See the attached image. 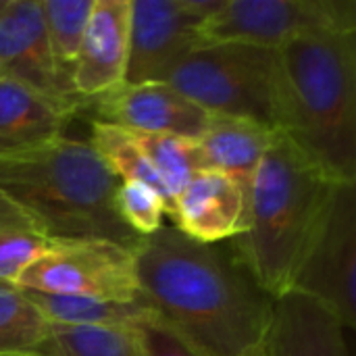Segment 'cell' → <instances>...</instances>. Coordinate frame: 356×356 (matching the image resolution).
I'll return each instance as SVG.
<instances>
[{
    "label": "cell",
    "instance_id": "1",
    "mask_svg": "<svg viewBox=\"0 0 356 356\" xmlns=\"http://www.w3.org/2000/svg\"><path fill=\"white\" fill-rule=\"evenodd\" d=\"M138 300L196 356H263L275 298L229 242L202 244L163 225L134 250Z\"/></svg>",
    "mask_w": 356,
    "mask_h": 356
},
{
    "label": "cell",
    "instance_id": "2",
    "mask_svg": "<svg viewBox=\"0 0 356 356\" xmlns=\"http://www.w3.org/2000/svg\"><path fill=\"white\" fill-rule=\"evenodd\" d=\"M277 134L338 181H356V31H321L277 48Z\"/></svg>",
    "mask_w": 356,
    "mask_h": 356
},
{
    "label": "cell",
    "instance_id": "3",
    "mask_svg": "<svg viewBox=\"0 0 356 356\" xmlns=\"http://www.w3.org/2000/svg\"><path fill=\"white\" fill-rule=\"evenodd\" d=\"M338 184L277 134L250 181L244 232L229 240L269 296L292 290Z\"/></svg>",
    "mask_w": 356,
    "mask_h": 356
},
{
    "label": "cell",
    "instance_id": "4",
    "mask_svg": "<svg viewBox=\"0 0 356 356\" xmlns=\"http://www.w3.org/2000/svg\"><path fill=\"white\" fill-rule=\"evenodd\" d=\"M119 179L90 142L63 136L15 156H0V192L23 207L50 242L106 240L136 250V236L119 217Z\"/></svg>",
    "mask_w": 356,
    "mask_h": 356
},
{
    "label": "cell",
    "instance_id": "5",
    "mask_svg": "<svg viewBox=\"0 0 356 356\" xmlns=\"http://www.w3.org/2000/svg\"><path fill=\"white\" fill-rule=\"evenodd\" d=\"M275 58L277 50L250 44H198L179 56L161 81L211 117H240L275 129Z\"/></svg>",
    "mask_w": 356,
    "mask_h": 356
},
{
    "label": "cell",
    "instance_id": "6",
    "mask_svg": "<svg viewBox=\"0 0 356 356\" xmlns=\"http://www.w3.org/2000/svg\"><path fill=\"white\" fill-rule=\"evenodd\" d=\"M321 31H356L355 0H223L200 27V44L238 42L277 50Z\"/></svg>",
    "mask_w": 356,
    "mask_h": 356
},
{
    "label": "cell",
    "instance_id": "7",
    "mask_svg": "<svg viewBox=\"0 0 356 356\" xmlns=\"http://www.w3.org/2000/svg\"><path fill=\"white\" fill-rule=\"evenodd\" d=\"M17 286L67 296L129 302L138 298L134 250L106 240H63L21 273Z\"/></svg>",
    "mask_w": 356,
    "mask_h": 356
},
{
    "label": "cell",
    "instance_id": "8",
    "mask_svg": "<svg viewBox=\"0 0 356 356\" xmlns=\"http://www.w3.org/2000/svg\"><path fill=\"white\" fill-rule=\"evenodd\" d=\"M300 292L356 327V181H340L327 215L294 277Z\"/></svg>",
    "mask_w": 356,
    "mask_h": 356
},
{
    "label": "cell",
    "instance_id": "9",
    "mask_svg": "<svg viewBox=\"0 0 356 356\" xmlns=\"http://www.w3.org/2000/svg\"><path fill=\"white\" fill-rule=\"evenodd\" d=\"M223 0H129L125 83L161 81L167 69L200 44L202 23Z\"/></svg>",
    "mask_w": 356,
    "mask_h": 356
},
{
    "label": "cell",
    "instance_id": "10",
    "mask_svg": "<svg viewBox=\"0 0 356 356\" xmlns=\"http://www.w3.org/2000/svg\"><path fill=\"white\" fill-rule=\"evenodd\" d=\"M0 77L83 115L86 102L52 54L40 0H0Z\"/></svg>",
    "mask_w": 356,
    "mask_h": 356
},
{
    "label": "cell",
    "instance_id": "11",
    "mask_svg": "<svg viewBox=\"0 0 356 356\" xmlns=\"http://www.w3.org/2000/svg\"><path fill=\"white\" fill-rule=\"evenodd\" d=\"M83 115H90V121L111 123L134 134L177 136L186 140H198L211 117L165 81L123 83L92 100Z\"/></svg>",
    "mask_w": 356,
    "mask_h": 356
},
{
    "label": "cell",
    "instance_id": "12",
    "mask_svg": "<svg viewBox=\"0 0 356 356\" xmlns=\"http://www.w3.org/2000/svg\"><path fill=\"white\" fill-rule=\"evenodd\" d=\"M127 60L129 0H94L71 71L73 90L86 106L125 83Z\"/></svg>",
    "mask_w": 356,
    "mask_h": 356
},
{
    "label": "cell",
    "instance_id": "13",
    "mask_svg": "<svg viewBox=\"0 0 356 356\" xmlns=\"http://www.w3.org/2000/svg\"><path fill=\"white\" fill-rule=\"evenodd\" d=\"M248 192L229 175L198 171L173 198L171 219L188 238L202 244L229 242L244 232Z\"/></svg>",
    "mask_w": 356,
    "mask_h": 356
},
{
    "label": "cell",
    "instance_id": "14",
    "mask_svg": "<svg viewBox=\"0 0 356 356\" xmlns=\"http://www.w3.org/2000/svg\"><path fill=\"white\" fill-rule=\"evenodd\" d=\"M265 356H348L346 327L313 298L288 290L273 302Z\"/></svg>",
    "mask_w": 356,
    "mask_h": 356
},
{
    "label": "cell",
    "instance_id": "15",
    "mask_svg": "<svg viewBox=\"0 0 356 356\" xmlns=\"http://www.w3.org/2000/svg\"><path fill=\"white\" fill-rule=\"evenodd\" d=\"M75 111L6 77H0V156L46 146L67 134Z\"/></svg>",
    "mask_w": 356,
    "mask_h": 356
},
{
    "label": "cell",
    "instance_id": "16",
    "mask_svg": "<svg viewBox=\"0 0 356 356\" xmlns=\"http://www.w3.org/2000/svg\"><path fill=\"white\" fill-rule=\"evenodd\" d=\"M277 131L240 117H209L204 131L194 140L200 171H219L236 179L246 192L273 146Z\"/></svg>",
    "mask_w": 356,
    "mask_h": 356
},
{
    "label": "cell",
    "instance_id": "17",
    "mask_svg": "<svg viewBox=\"0 0 356 356\" xmlns=\"http://www.w3.org/2000/svg\"><path fill=\"white\" fill-rule=\"evenodd\" d=\"M33 305L42 315L54 325L71 327H134L144 319H150L142 302H117V300H98L86 296H67V294H48L27 290Z\"/></svg>",
    "mask_w": 356,
    "mask_h": 356
},
{
    "label": "cell",
    "instance_id": "18",
    "mask_svg": "<svg viewBox=\"0 0 356 356\" xmlns=\"http://www.w3.org/2000/svg\"><path fill=\"white\" fill-rule=\"evenodd\" d=\"M50 321L25 288L0 284V356H44Z\"/></svg>",
    "mask_w": 356,
    "mask_h": 356
},
{
    "label": "cell",
    "instance_id": "19",
    "mask_svg": "<svg viewBox=\"0 0 356 356\" xmlns=\"http://www.w3.org/2000/svg\"><path fill=\"white\" fill-rule=\"evenodd\" d=\"M90 146L98 154V159L106 165V169L119 179V181H134L144 184L152 190H156L167 207V217H171L173 200L169 192L165 190L163 181L150 167L148 159L144 156L142 148L138 146L136 138L117 125L102 123V121H90Z\"/></svg>",
    "mask_w": 356,
    "mask_h": 356
},
{
    "label": "cell",
    "instance_id": "20",
    "mask_svg": "<svg viewBox=\"0 0 356 356\" xmlns=\"http://www.w3.org/2000/svg\"><path fill=\"white\" fill-rule=\"evenodd\" d=\"M48 244L50 238L42 225L10 196L0 192V284H17Z\"/></svg>",
    "mask_w": 356,
    "mask_h": 356
},
{
    "label": "cell",
    "instance_id": "21",
    "mask_svg": "<svg viewBox=\"0 0 356 356\" xmlns=\"http://www.w3.org/2000/svg\"><path fill=\"white\" fill-rule=\"evenodd\" d=\"M44 356H144L134 327H71L50 323Z\"/></svg>",
    "mask_w": 356,
    "mask_h": 356
},
{
    "label": "cell",
    "instance_id": "22",
    "mask_svg": "<svg viewBox=\"0 0 356 356\" xmlns=\"http://www.w3.org/2000/svg\"><path fill=\"white\" fill-rule=\"evenodd\" d=\"M129 134L136 138L150 167L154 169L165 190L169 192L171 200L192 179V175L200 171L194 140L177 138V136H156V134H134V131Z\"/></svg>",
    "mask_w": 356,
    "mask_h": 356
},
{
    "label": "cell",
    "instance_id": "23",
    "mask_svg": "<svg viewBox=\"0 0 356 356\" xmlns=\"http://www.w3.org/2000/svg\"><path fill=\"white\" fill-rule=\"evenodd\" d=\"M94 0H40L48 42L56 63L71 75Z\"/></svg>",
    "mask_w": 356,
    "mask_h": 356
},
{
    "label": "cell",
    "instance_id": "24",
    "mask_svg": "<svg viewBox=\"0 0 356 356\" xmlns=\"http://www.w3.org/2000/svg\"><path fill=\"white\" fill-rule=\"evenodd\" d=\"M115 207L121 221L140 238L161 229L163 219L167 217L163 196L144 184L121 181L115 194Z\"/></svg>",
    "mask_w": 356,
    "mask_h": 356
},
{
    "label": "cell",
    "instance_id": "25",
    "mask_svg": "<svg viewBox=\"0 0 356 356\" xmlns=\"http://www.w3.org/2000/svg\"><path fill=\"white\" fill-rule=\"evenodd\" d=\"M134 332L140 340L144 356H196L152 319L140 321L138 325H134Z\"/></svg>",
    "mask_w": 356,
    "mask_h": 356
}]
</instances>
